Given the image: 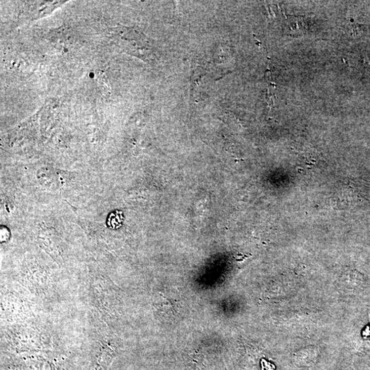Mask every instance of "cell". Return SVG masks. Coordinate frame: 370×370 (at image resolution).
I'll use <instances>...</instances> for the list:
<instances>
[{"mask_svg": "<svg viewBox=\"0 0 370 370\" xmlns=\"http://www.w3.org/2000/svg\"><path fill=\"white\" fill-rule=\"evenodd\" d=\"M123 220L124 218L121 212L115 211V212L112 213L108 217V225L114 228V229H116V228H119L121 226Z\"/></svg>", "mask_w": 370, "mask_h": 370, "instance_id": "1", "label": "cell"}]
</instances>
